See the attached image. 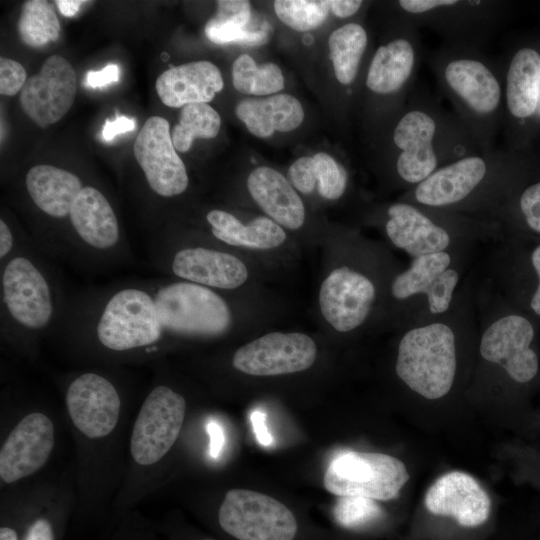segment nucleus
Masks as SVG:
<instances>
[{
    "label": "nucleus",
    "instance_id": "obj_10",
    "mask_svg": "<svg viewBox=\"0 0 540 540\" xmlns=\"http://www.w3.org/2000/svg\"><path fill=\"white\" fill-rule=\"evenodd\" d=\"M148 256L156 270L213 290L236 289L248 278L245 264L235 255L207 244L176 242L166 232L148 244Z\"/></svg>",
    "mask_w": 540,
    "mask_h": 540
},
{
    "label": "nucleus",
    "instance_id": "obj_40",
    "mask_svg": "<svg viewBox=\"0 0 540 540\" xmlns=\"http://www.w3.org/2000/svg\"><path fill=\"white\" fill-rule=\"evenodd\" d=\"M136 123L133 118H129L123 115L116 117L115 120H106L102 128V138L109 142L119 134L127 133L135 129Z\"/></svg>",
    "mask_w": 540,
    "mask_h": 540
},
{
    "label": "nucleus",
    "instance_id": "obj_3",
    "mask_svg": "<svg viewBox=\"0 0 540 540\" xmlns=\"http://www.w3.org/2000/svg\"><path fill=\"white\" fill-rule=\"evenodd\" d=\"M51 261L30 238L0 263L1 340L19 351L32 352L65 317L69 299Z\"/></svg>",
    "mask_w": 540,
    "mask_h": 540
},
{
    "label": "nucleus",
    "instance_id": "obj_44",
    "mask_svg": "<svg viewBox=\"0 0 540 540\" xmlns=\"http://www.w3.org/2000/svg\"><path fill=\"white\" fill-rule=\"evenodd\" d=\"M21 519L3 523L0 527V540H23L28 523H23Z\"/></svg>",
    "mask_w": 540,
    "mask_h": 540
},
{
    "label": "nucleus",
    "instance_id": "obj_29",
    "mask_svg": "<svg viewBox=\"0 0 540 540\" xmlns=\"http://www.w3.org/2000/svg\"><path fill=\"white\" fill-rule=\"evenodd\" d=\"M221 127L219 113L207 103H193L181 108L178 123L171 131L176 150L187 152L195 138L211 139Z\"/></svg>",
    "mask_w": 540,
    "mask_h": 540
},
{
    "label": "nucleus",
    "instance_id": "obj_20",
    "mask_svg": "<svg viewBox=\"0 0 540 540\" xmlns=\"http://www.w3.org/2000/svg\"><path fill=\"white\" fill-rule=\"evenodd\" d=\"M54 447V425L41 412L25 415L11 430L0 450V478L11 484L38 471Z\"/></svg>",
    "mask_w": 540,
    "mask_h": 540
},
{
    "label": "nucleus",
    "instance_id": "obj_38",
    "mask_svg": "<svg viewBox=\"0 0 540 540\" xmlns=\"http://www.w3.org/2000/svg\"><path fill=\"white\" fill-rule=\"evenodd\" d=\"M29 237L17 233L13 226L3 217L0 219V263L6 261Z\"/></svg>",
    "mask_w": 540,
    "mask_h": 540
},
{
    "label": "nucleus",
    "instance_id": "obj_18",
    "mask_svg": "<svg viewBox=\"0 0 540 540\" xmlns=\"http://www.w3.org/2000/svg\"><path fill=\"white\" fill-rule=\"evenodd\" d=\"M65 402L73 424L88 438L105 437L118 423V389L101 373L87 371L75 376L67 386Z\"/></svg>",
    "mask_w": 540,
    "mask_h": 540
},
{
    "label": "nucleus",
    "instance_id": "obj_45",
    "mask_svg": "<svg viewBox=\"0 0 540 540\" xmlns=\"http://www.w3.org/2000/svg\"><path fill=\"white\" fill-rule=\"evenodd\" d=\"M210 436V454L217 457L222 449L224 437L221 427L215 422H211L207 426Z\"/></svg>",
    "mask_w": 540,
    "mask_h": 540
},
{
    "label": "nucleus",
    "instance_id": "obj_8",
    "mask_svg": "<svg viewBox=\"0 0 540 540\" xmlns=\"http://www.w3.org/2000/svg\"><path fill=\"white\" fill-rule=\"evenodd\" d=\"M397 17L427 27L445 43L483 48L498 28L504 5L496 0H398Z\"/></svg>",
    "mask_w": 540,
    "mask_h": 540
},
{
    "label": "nucleus",
    "instance_id": "obj_22",
    "mask_svg": "<svg viewBox=\"0 0 540 540\" xmlns=\"http://www.w3.org/2000/svg\"><path fill=\"white\" fill-rule=\"evenodd\" d=\"M504 87V114L510 125L538 118L540 105V52L520 47L501 67Z\"/></svg>",
    "mask_w": 540,
    "mask_h": 540
},
{
    "label": "nucleus",
    "instance_id": "obj_14",
    "mask_svg": "<svg viewBox=\"0 0 540 540\" xmlns=\"http://www.w3.org/2000/svg\"><path fill=\"white\" fill-rule=\"evenodd\" d=\"M378 295L373 277L363 270L343 265L333 269L322 282L320 311L337 332H353L366 324Z\"/></svg>",
    "mask_w": 540,
    "mask_h": 540
},
{
    "label": "nucleus",
    "instance_id": "obj_48",
    "mask_svg": "<svg viewBox=\"0 0 540 540\" xmlns=\"http://www.w3.org/2000/svg\"><path fill=\"white\" fill-rule=\"evenodd\" d=\"M194 540H217V539L210 538V537H200V538H196Z\"/></svg>",
    "mask_w": 540,
    "mask_h": 540
},
{
    "label": "nucleus",
    "instance_id": "obj_25",
    "mask_svg": "<svg viewBox=\"0 0 540 540\" xmlns=\"http://www.w3.org/2000/svg\"><path fill=\"white\" fill-rule=\"evenodd\" d=\"M235 114L248 131L259 138L269 137L275 131L295 130L304 119L299 100L283 93L267 98L243 99L236 105Z\"/></svg>",
    "mask_w": 540,
    "mask_h": 540
},
{
    "label": "nucleus",
    "instance_id": "obj_5",
    "mask_svg": "<svg viewBox=\"0 0 540 540\" xmlns=\"http://www.w3.org/2000/svg\"><path fill=\"white\" fill-rule=\"evenodd\" d=\"M427 61L442 94L481 150L495 148L504 114L501 66L483 48L447 43Z\"/></svg>",
    "mask_w": 540,
    "mask_h": 540
},
{
    "label": "nucleus",
    "instance_id": "obj_46",
    "mask_svg": "<svg viewBox=\"0 0 540 540\" xmlns=\"http://www.w3.org/2000/svg\"><path fill=\"white\" fill-rule=\"evenodd\" d=\"M84 3H86V1H83V0H57L55 1V4L58 6L62 15L66 17L74 16Z\"/></svg>",
    "mask_w": 540,
    "mask_h": 540
},
{
    "label": "nucleus",
    "instance_id": "obj_21",
    "mask_svg": "<svg viewBox=\"0 0 540 540\" xmlns=\"http://www.w3.org/2000/svg\"><path fill=\"white\" fill-rule=\"evenodd\" d=\"M425 506L432 514L451 516L462 526L474 527L488 519L491 501L472 476L452 471L431 485L425 495Z\"/></svg>",
    "mask_w": 540,
    "mask_h": 540
},
{
    "label": "nucleus",
    "instance_id": "obj_13",
    "mask_svg": "<svg viewBox=\"0 0 540 540\" xmlns=\"http://www.w3.org/2000/svg\"><path fill=\"white\" fill-rule=\"evenodd\" d=\"M186 406L183 395L166 384H158L149 392L130 438L131 456L137 464H155L169 452L181 432Z\"/></svg>",
    "mask_w": 540,
    "mask_h": 540
},
{
    "label": "nucleus",
    "instance_id": "obj_24",
    "mask_svg": "<svg viewBox=\"0 0 540 540\" xmlns=\"http://www.w3.org/2000/svg\"><path fill=\"white\" fill-rule=\"evenodd\" d=\"M247 188L259 207L280 226L290 230L303 226L304 204L280 172L267 166L258 167L249 174Z\"/></svg>",
    "mask_w": 540,
    "mask_h": 540
},
{
    "label": "nucleus",
    "instance_id": "obj_7",
    "mask_svg": "<svg viewBox=\"0 0 540 540\" xmlns=\"http://www.w3.org/2000/svg\"><path fill=\"white\" fill-rule=\"evenodd\" d=\"M477 248L431 253L412 258L392 278L388 297L397 325L446 314L471 273Z\"/></svg>",
    "mask_w": 540,
    "mask_h": 540
},
{
    "label": "nucleus",
    "instance_id": "obj_39",
    "mask_svg": "<svg viewBox=\"0 0 540 540\" xmlns=\"http://www.w3.org/2000/svg\"><path fill=\"white\" fill-rule=\"evenodd\" d=\"M119 79V68L116 64H108L102 70H90L86 74L85 85L90 88L104 87Z\"/></svg>",
    "mask_w": 540,
    "mask_h": 540
},
{
    "label": "nucleus",
    "instance_id": "obj_47",
    "mask_svg": "<svg viewBox=\"0 0 540 540\" xmlns=\"http://www.w3.org/2000/svg\"><path fill=\"white\" fill-rule=\"evenodd\" d=\"M119 540H150L148 537H143L139 532H126L120 535Z\"/></svg>",
    "mask_w": 540,
    "mask_h": 540
},
{
    "label": "nucleus",
    "instance_id": "obj_11",
    "mask_svg": "<svg viewBox=\"0 0 540 540\" xmlns=\"http://www.w3.org/2000/svg\"><path fill=\"white\" fill-rule=\"evenodd\" d=\"M215 521L232 540H298L302 535L298 518L284 503L246 489L225 494Z\"/></svg>",
    "mask_w": 540,
    "mask_h": 540
},
{
    "label": "nucleus",
    "instance_id": "obj_15",
    "mask_svg": "<svg viewBox=\"0 0 540 540\" xmlns=\"http://www.w3.org/2000/svg\"><path fill=\"white\" fill-rule=\"evenodd\" d=\"M25 190L35 209L51 223L41 251L46 255L53 223H57L54 259L66 260V235L73 204L85 186L81 178L49 164L31 167L25 175Z\"/></svg>",
    "mask_w": 540,
    "mask_h": 540
},
{
    "label": "nucleus",
    "instance_id": "obj_34",
    "mask_svg": "<svg viewBox=\"0 0 540 540\" xmlns=\"http://www.w3.org/2000/svg\"><path fill=\"white\" fill-rule=\"evenodd\" d=\"M334 521L345 529H362L383 517L380 505L371 498L362 496L340 497L332 512Z\"/></svg>",
    "mask_w": 540,
    "mask_h": 540
},
{
    "label": "nucleus",
    "instance_id": "obj_36",
    "mask_svg": "<svg viewBox=\"0 0 540 540\" xmlns=\"http://www.w3.org/2000/svg\"><path fill=\"white\" fill-rule=\"evenodd\" d=\"M24 67L17 61L0 58V93L5 96H14L27 81Z\"/></svg>",
    "mask_w": 540,
    "mask_h": 540
},
{
    "label": "nucleus",
    "instance_id": "obj_41",
    "mask_svg": "<svg viewBox=\"0 0 540 540\" xmlns=\"http://www.w3.org/2000/svg\"><path fill=\"white\" fill-rule=\"evenodd\" d=\"M330 12L338 18H351L359 13L364 2L361 0H329Z\"/></svg>",
    "mask_w": 540,
    "mask_h": 540
},
{
    "label": "nucleus",
    "instance_id": "obj_33",
    "mask_svg": "<svg viewBox=\"0 0 540 540\" xmlns=\"http://www.w3.org/2000/svg\"><path fill=\"white\" fill-rule=\"evenodd\" d=\"M520 188L499 209L494 221L502 225L517 218L528 230L540 235V180Z\"/></svg>",
    "mask_w": 540,
    "mask_h": 540
},
{
    "label": "nucleus",
    "instance_id": "obj_2",
    "mask_svg": "<svg viewBox=\"0 0 540 540\" xmlns=\"http://www.w3.org/2000/svg\"><path fill=\"white\" fill-rule=\"evenodd\" d=\"M387 167L396 188L408 192L441 167L481 148L468 128L425 88L416 85L389 121Z\"/></svg>",
    "mask_w": 540,
    "mask_h": 540
},
{
    "label": "nucleus",
    "instance_id": "obj_37",
    "mask_svg": "<svg viewBox=\"0 0 540 540\" xmlns=\"http://www.w3.org/2000/svg\"><path fill=\"white\" fill-rule=\"evenodd\" d=\"M61 521L49 514L30 518L23 540H57Z\"/></svg>",
    "mask_w": 540,
    "mask_h": 540
},
{
    "label": "nucleus",
    "instance_id": "obj_17",
    "mask_svg": "<svg viewBox=\"0 0 540 540\" xmlns=\"http://www.w3.org/2000/svg\"><path fill=\"white\" fill-rule=\"evenodd\" d=\"M317 355L314 340L299 332H271L238 348L233 367L253 376H276L310 368Z\"/></svg>",
    "mask_w": 540,
    "mask_h": 540
},
{
    "label": "nucleus",
    "instance_id": "obj_32",
    "mask_svg": "<svg viewBox=\"0 0 540 540\" xmlns=\"http://www.w3.org/2000/svg\"><path fill=\"white\" fill-rule=\"evenodd\" d=\"M274 10L282 23L299 32L316 29L330 13L324 0H277Z\"/></svg>",
    "mask_w": 540,
    "mask_h": 540
},
{
    "label": "nucleus",
    "instance_id": "obj_23",
    "mask_svg": "<svg viewBox=\"0 0 540 540\" xmlns=\"http://www.w3.org/2000/svg\"><path fill=\"white\" fill-rule=\"evenodd\" d=\"M223 86L219 68L206 60L170 67L158 76L155 83L160 100L171 108L208 103Z\"/></svg>",
    "mask_w": 540,
    "mask_h": 540
},
{
    "label": "nucleus",
    "instance_id": "obj_16",
    "mask_svg": "<svg viewBox=\"0 0 540 540\" xmlns=\"http://www.w3.org/2000/svg\"><path fill=\"white\" fill-rule=\"evenodd\" d=\"M134 156L150 190L162 198L183 194L189 185L185 164L176 153L169 122L160 116L146 120L134 142Z\"/></svg>",
    "mask_w": 540,
    "mask_h": 540
},
{
    "label": "nucleus",
    "instance_id": "obj_12",
    "mask_svg": "<svg viewBox=\"0 0 540 540\" xmlns=\"http://www.w3.org/2000/svg\"><path fill=\"white\" fill-rule=\"evenodd\" d=\"M408 479L404 463L396 457L345 451L336 455L328 465L324 487L339 497L362 496L387 501L398 497Z\"/></svg>",
    "mask_w": 540,
    "mask_h": 540
},
{
    "label": "nucleus",
    "instance_id": "obj_42",
    "mask_svg": "<svg viewBox=\"0 0 540 540\" xmlns=\"http://www.w3.org/2000/svg\"><path fill=\"white\" fill-rule=\"evenodd\" d=\"M531 264L539 277L538 287L530 299L527 308L540 317V244L536 245L529 254Z\"/></svg>",
    "mask_w": 540,
    "mask_h": 540
},
{
    "label": "nucleus",
    "instance_id": "obj_31",
    "mask_svg": "<svg viewBox=\"0 0 540 540\" xmlns=\"http://www.w3.org/2000/svg\"><path fill=\"white\" fill-rule=\"evenodd\" d=\"M234 88L248 95H269L281 91L285 80L281 69L272 62L257 65L247 54H241L232 65Z\"/></svg>",
    "mask_w": 540,
    "mask_h": 540
},
{
    "label": "nucleus",
    "instance_id": "obj_4",
    "mask_svg": "<svg viewBox=\"0 0 540 540\" xmlns=\"http://www.w3.org/2000/svg\"><path fill=\"white\" fill-rule=\"evenodd\" d=\"M517 169L512 154L481 151L441 167L399 200L494 221L520 188Z\"/></svg>",
    "mask_w": 540,
    "mask_h": 540
},
{
    "label": "nucleus",
    "instance_id": "obj_27",
    "mask_svg": "<svg viewBox=\"0 0 540 540\" xmlns=\"http://www.w3.org/2000/svg\"><path fill=\"white\" fill-rule=\"evenodd\" d=\"M369 35L364 25L348 22L329 36V57L336 80L342 86L355 83L367 54Z\"/></svg>",
    "mask_w": 540,
    "mask_h": 540
},
{
    "label": "nucleus",
    "instance_id": "obj_30",
    "mask_svg": "<svg viewBox=\"0 0 540 540\" xmlns=\"http://www.w3.org/2000/svg\"><path fill=\"white\" fill-rule=\"evenodd\" d=\"M17 29L23 43L39 48L57 41L61 26L50 2L28 0L22 5Z\"/></svg>",
    "mask_w": 540,
    "mask_h": 540
},
{
    "label": "nucleus",
    "instance_id": "obj_35",
    "mask_svg": "<svg viewBox=\"0 0 540 540\" xmlns=\"http://www.w3.org/2000/svg\"><path fill=\"white\" fill-rule=\"evenodd\" d=\"M312 173L319 194L328 200L341 198L347 190L349 174L346 168L327 153L312 156Z\"/></svg>",
    "mask_w": 540,
    "mask_h": 540
},
{
    "label": "nucleus",
    "instance_id": "obj_28",
    "mask_svg": "<svg viewBox=\"0 0 540 540\" xmlns=\"http://www.w3.org/2000/svg\"><path fill=\"white\" fill-rule=\"evenodd\" d=\"M216 14L207 22L205 34L215 44L242 43L258 45L267 34L251 27L252 11L249 1H217Z\"/></svg>",
    "mask_w": 540,
    "mask_h": 540
},
{
    "label": "nucleus",
    "instance_id": "obj_9",
    "mask_svg": "<svg viewBox=\"0 0 540 540\" xmlns=\"http://www.w3.org/2000/svg\"><path fill=\"white\" fill-rule=\"evenodd\" d=\"M422 58L419 29L397 17L394 32L376 48L369 60L363 83L373 99L387 105L390 120L415 88Z\"/></svg>",
    "mask_w": 540,
    "mask_h": 540
},
{
    "label": "nucleus",
    "instance_id": "obj_19",
    "mask_svg": "<svg viewBox=\"0 0 540 540\" xmlns=\"http://www.w3.org/2000/svg\"><path fill=\"white\" fill-rule=\"evenodd\" d=\"M77 90L76 72L60 55L48 57L38 74L29 77L20 92L24 113L45 128L59 121L72 107Z\"/></svg>",
    "mask_w": 540,
    "mask_h": 540
},
{
    "label": "nucleus",
    "instance_id": "obj_1",
    "mask_svg": "<svg viewBox=\"0 0 540 540\" xmlns=\"http://www.w3.org/2000/svg\"><path fill=\"white\" fill-rule=\"evenodd\" d=\"M233 324L216 290L168 278H129L69 299L60 333L77 347L111 357L157 355L182 340H214Z\"/></svg>",
    "mask_w": 540,
    "mask_h": 540
},
{
    "label": "nucleus",
    "instance_id": "obj_26",
    "mask_svg": "<svg viewBox=\"0 0 540 540\" xmlns=\"http://www.w3.org/2000/svg\"><path fill=\"white\" fill-rule=\"evenodd\" d=\"M205 220L213 238L230 246L268 250L286 240L283 228L265 216L256 217L244 225L230 212L212 209L206 213Z\"/></svg>",
    "mask_w": 540,
    "mask_h": 540
},
{
    "label": "nucleus",
    "instance_id": "obj_6",
    "mask_svg": "<svg viewBox=\"0 0 540 540\" xmlns=\"http://www.w3.org/2000/svg\"><path fill=\"white\" fill-rule=\"evenodd\" d=\"M382 221L389 242L411 259L426 254L477 248L502 236L493 220L407 201L390 203Z\"/></svg>",
    "mask_w": 540,
    "mask_h": 540
},
{
    "label": "nucleus",
    "instance_id": "obj_43",
    "mask_svg": "<svg viewBox=\"0 0 540 540\" xmlns=\"http://www.w3.org/2000/svg\"><path fill=\"white\" fill-rule=\"evenodd\" d=\"M251 422L257 441L263 446H269L273 438L266 426V415L261 411H254Z\"/></svg>",
    "mask_w": 540,
    "mask_h": 540
}]
</instances>
